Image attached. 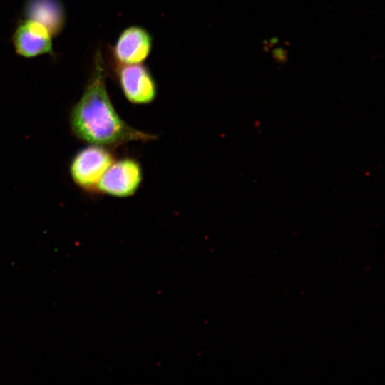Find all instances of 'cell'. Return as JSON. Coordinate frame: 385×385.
<instances>
[{
    "instance_id": "6da1fadb",
    "label": "cell",
    "mask_w": 385,
    "mask_h": 385,
    "mask_svg": "<svg viewBox=\"0 0 385 385\" xmlns=\"http://www.w3.org/2000/svg\"><path fill=\"white\" fill-rule=\"evenodd\" d=\"M106 74L104 58L98 49L83 92L71 112L73 133L91 145L104 147L155 139V135L130 126L119 115L106 88Z\"/></svg>"
},
{
    "instance_id": "7a4b0ae2",
    "label": "cell",
    "mask_w": 385,
    "mask_h": 385,
    "mask_svg": "<svg viewBox=\"0 0 385 385\" xmlns=\"http://www.w3.org/2000/svg\"><path fill=\"white\" fill-rule=\"evenodd\" d=\"M115 160L106 147L90 145L79 150L73 158L70 172L74 183L87 191H96L103 173Z\"/></svg>"
},
{
    "instance_id": "3957f363",
    "label": "cell",
    "mask_w": 385,
    "mask_h": 385,
    "mask_svg": "<svg viewBox=\"0 0 385 385\" xmlns=\"http://www.w3.org/2000/svg\"><path fill=\"white\" fill-rule=\"evenodd\" d=\"M113 73L123 96L130 103L145 105L156 98V81L147 66L138 63L113 66Z\"/></svg>"
},
{
    "instance_id": "277c9868",
    "label": "cell",
    "mask_w": 385,
    "mask_h": 385,
    "mask_svg": "<svg viewBox=\"0 0 385 385\" xmlns=\"http://www.w3.org/2000/svg\"><path fill=\"white\" fill-rule=\"evenodd\" d=\"M143 180L140 163L131 158L113 161L100 179L96 191L115 197L133 195Z\"/></svg>"
},
{
    "instance_id": "5b68a950",
    "label": "cell",
    "mask_w": 385,
    "mask_h": 385,
    "mask_svg": "<svg viewBox=\"0 0 385 385\" xmlns=\"http://www.w3.org/2000/svg\"><path fill=\"white\" fill-rule=\"evenodd\" d=\"M153 48V37L140 26L124 29L111 48L112 66L142 63L149 57Z\"/></svg>"
},
{
    "instance_id": "8992f818",
    "label": "cell",
    "mask_w": 385,
    "mask_h": 385,
    "mask_svg": "<svg viewBox=\"0 0 385 385\" xmlns=\"http://www.w3.org/2000/svg\"><path fill=\"white\" fill-rule=\"evenodd\" d=\"M52 36L42 25L26 19L16 28L12 41L19 55L31 58L53 52Z\"/></svg>"
},
{
    "instance_id": "52a82bcc",
    "label": "cell",
    "mask_w": 385,
    "mask_h": 385,
    "mask_svg": "<svg viewBox=\"0 0 385 385\" xmlns=\"http://www.w3.org/2000/svg\"><path fill=\"white\" fill-rule=\"evenodd\" d=\"M24 14L26 19L42 25L53 36L65 26L66 13L60 0H26Z\"/></svg>"
}]
</instances>
